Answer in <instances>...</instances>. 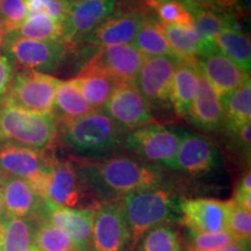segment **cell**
<instances>
[{"label":"cell","instance_id":"cell-45","mask_svg":"<svg viewBox=\"0 0 251 251\" xmlns=\"http://www.w3.org/2000/svg\"><path fill=\"white\" fill-rule=\"evenodd\" d=\"M184 251H199V250H196V249H192V248H190V247H187V248H186V250H184Z\"/></svg>","mask_w":251,"mask_h":251},{"label":"cell","instance_id":"cell-25","mask_svg":"<svg viewBox=\"0 0 251 251\" xmlns=\"http://www.w3.org/2000/svg\"><path fill=\"white\" fill-rule=\"evenodd\" d=\"M94 109L81 96L74 79L62 81L55 94L51 114L56 121H70L93 112Z\"/></svg>","mask_w":251,"mask_h":251},{"label":"cell","instance_id":"cell-23","mask_svg":"<svg viewBox=\"0 0 251 251\" xmlns=\"http://www.w3.org/2000/svg\"><path fill=\"white\" fill-rule=\"evenodd\" d=\"M197 64L180 61L176 68L172 80V107L179 119H187L188 111L192 105L198 90Z\"/></svg>","mask_w":251,"mask_h":251},{"label":"cell","instance_id":"cell-7","mask_svg":"<svg viewBox=\"0 0 251 251\" xmlns=\"http://www.w3.org/2000/svg\"><path fill=\"white\" fill-rule=\"evenodd\" d=\"M6 56L23 71H52L70 51V46L64 41L28 40L7 33L4 46Z\"/></svg>","mask_w":251,"mask_h":251},{"label":"cell","instance_id":"cell-11","mask_svg":"<svg viewBox=\"0 0 251 251\" xmlns=\"http://www.w3.org/2000/svg\"><path fill=\"white\" fill-rule=\"evenodd\" d=\"M91 191L76 162L61 161L54 156L43 199L69 208H83Z\"/></svg>","mask_w":251,"mask_h":251},{"label":"cell","instance_id":"cell-4","mask_svg":"<svg viewBox=\"0 0 251 251\" xmlns=\"http://www.w3.org/2000/svg\"><path fill=\"white\" fill-rule=\"evenodd\" d=\"M57 121L51 113H35L0 105V141L48 151L57 140Z\"/></svg>","mask_w":251,"mask_h":251},{"label":"cell","instance_id":"cell-48","mask_svg":"<svg viewBox=\"0 0 251 251\" xmlns=\"http://www.w3.org/2000/svg\"><path fill=\"white\" fill-rule=\"evenodd\" d=\"M68 1H69V2H70V1H71V0H68Z\"/></svg>","mask_w":251,"mask_h":251},{"label":"cell","instance_id":"cell-34","mask_svg":"<svg viewBox=\"0 0 251 251\" xmlns=\"http://www.w3.org/2000/svg\"><path fill=\"white\" fill-rule=\"evenodd\" d=\"M231 201V200H230ZM227 230L235 240H250L251 212L231 201Z\"/></svg>","mask_w":251,"mask_h":251},{"label":"cell","instance_id":"cell-50","mask_svg":"<svg viewBox=\"0 0 251 251\" xmlns=\"http://www.w3.org/2000/svg\"><path fill=\"white\" fill-rule=\"evenodd\" d=\"M0 1H1V0H0Z\"/></svg>","mask_w":251,"mask_h":251},{"label":"cell","instance_id":"cell-1","mask_svg":"<svg viewBox=\"0 0 251 251\" xmlns=\"http://www.w3.org/2000/svg\"><path fill=\"white\" fill-rule=\"evenodd\" d=\"M84 180L101 202L120 200L135 191L163 185L161 168L147 164L135 157L109 156L98 161L76 159Z\"/></svg>","mask_w":251,"mask_h":251},{"label":"cell","instance_id":"cell-24","mask_svg":"<svg viewBox=\"0 0 251 251\" xmlns=\"http://www.w3.org/2000/svg\"><path fill=\"white\" fill-rule=\"evenodd\" d=\"M225 114L224 129L234 133L251 121V81L247 79L225 98L219 99Z\"/></svg>","mask_w":251,"mask_h":251},{"label":"cell","instance_id":"cell-30","mask_svg":"<svg viewBox=\"0 0 251 251\" xmlns=\"http://www.w3.org/2000/svg\"><path fill=\"white\" fill-rule=\"evenodd\" d=\"M136 246L137 251H183L179 235L169 224L149 229Z\"/></svg>","mask_w":251,"mask_h":251},{"label":"cell","instance_id":"cell-19","mask_svg":"<svg viewBox=\"0 0 251 251\" xmlns=\"http://www.w3.org/2000/svg\"><path fill=\"white\" fill-rule=\"evenodd\" d=\"M197 68L211 84L219 99L229 96L250 78V74L242 70L219 49L200 56L197 59Z\"/></svg>","mask_w":251,"mask_h":251},{"label":"cell","instance_id":"cell-36","mask_svg":"<svg viewBox=\"0 0 251 251\" xmlns=\"http://www.w3.org/2000/svg\"><path fill=\"white\" fill-rule=\"evenodd\" d=\"M231 201L251 212V175L248 170L238 180Z\"/></svg>","mask_w":251,"mask_h":251},{"label":"cell","instance_id":"cell-2","mask_svg":"<svg viewBox=\"0 0 251 251\" xmlns=\"http://www.w3.org/2000/svg\"><path fill=\"white\" fill-rule=\"evenodd\" d=\"M57 137L77 159L98 161L113 156L124 147L127 131L101 109L75 120L57 124Z\"/></svg>","mask_w":251,"mask_h":251},{"label":"cell","instance_id":"cell-38","mask_svg":"<svg viewBox=\"0 0 251 251\" xmlns=\"http://www.w3.org/2000/svg\"><path fill=\"white\" fill-rule=\"evenodd\" d=\"M69 11H70V2L68 0H45L43 14L56 23L64 24L69 15Z\"/></svg>","mask_w":251,"mask_h":251},{"label":"cell","instance_id":"cell-42","mask_svg":"<svg viewBox=\"0 0 251 251\" xmlns=\"http://www.w3.org/2000/svg\"><path fill=\"white\" fill-rule=\"evenodd\" d=\"M6 211H5V206H4V201H2V196H1V190H0V222H2L6 219Z\"/></svg>","mask_w":251,"mask_h":251},{"label":"cell","instance_id":"cell-31","mask_svg":"<svg viewBox=\"0 0 251 251\" xmlns=\"http://www.w3.org/2000/svg\"><path fill=\"white\" fill-rule=\"evenodd\" d=\"M34 244L40 251H70L75 249L67 233L45 220L36 221Z\"/></svg>","mask_w":251,"mask_h":251},{"label":"cell","instance_id":"cell-39","mask_svg":"<svg viewBox=\"0 0 251 251\" xmlns=\"http://www.w3.org/2000/svg\"><path fill=\"white\" fill-rule=\"evenodd\" d=\"M190 1L200 6L201 8L211 9L219 13H225L224 11L233 7L236 4V0H190Z\"/></svg>","mask_w":251,"mask_h":251},{"label":"cell","instance_id":"cell-44","mask_svg":"<svg viewBox=\"0 0 251 251\" xmlns=\"http://www.w3.org/2000/svg\"><path fill=\"white\" fill-rule=\"evenodd\" d=\"M244 5H246V7H248V11L250 9V0H244Z\"/></svg>","mask_w":251,"mask_h":251},{"label":"cell","instance_id":"cell-22","mask_svg":"<svg viewBox=\"0 0 251 251\" xmlns=\"http://www.w3.org/2000/svg\"><path fill=\"white\" fill-rule=\"evenodd\" d=\"M74 81L77 84L81 96L94 111L97 108H102L113 92L120 85L111 76L89 63H86L78 76L74 78Z\"/></svg>","mask_w":251,"mask_h":251},{"label":"cell","instance_id":"cell-15","mask_svg":"<svg viewBox=\"0 0 251 251\" xmlns=\"http://www.w3.org/2000/svg\"><path fill=\"white\" fill-rule=\"evenodd\" d=\"M147 17L149 15H147L143 9L139 8L129 9L117 15L112 14L99 26L81 36L75 43L97 46L98 48L107 46L131 45Z\"/></svg>","mask_w":251,"mask_h":251},{"label":"cell","instance_id":"cell-40","mask_svg":"<svg viewBox=\"0 0 251 251\" xmlns=\"http://www.w3.org/2000/svg\"><path fill=\"white\" fill-rule=\"evenodd\" d=\"M250 246V240H235L233 243L229 244L222 251H242Z\"/></svg>","mask_w":251,"mask_h":251},{"label":"cell","instance_id":"cell-33","mask_svg":"<svg viewBox=\"0 0 251 251\" xmlns=\"http://www.w3.org/2000/svg\"><path fill=\"white\" fill-rule=\"evenodd\" d=\"M187 247L199 251H222L235 241L228 230L218 233H198L187 229Z\"/></svg>","mask_w":251,"mask_h":251},{"label":"cell","instance_id":"cell-46","mask_svg":"<svg viewBox=\"0 0 251 251\" xmlns=\"http://www.w3.org/2000/svg\"><path fill=\"white\" fill-rule=\"evenodd\" d=\"M242 251H250V246H249V247H247L246 249H243Z\"/></svg>","mask_w":251,"mask_h":251},{"label":"cell","instance_id":"cell-6","mask_svg":"<svg viewBox=\"0 0 251 251\" xmlns=\"http://www.w3.org/2000/svg\"><path fill=\"white\" fill-rule=\"evenodd\" d=\"M52 161L54 155L49 150L37 151L12 143L0 144V176L25 179L41 198L45 197Z\"/></svg>","mask_w":251,"mask_h":251},{"label":"cell","instance_id":"cell-32","mask_svg":"<svg viewBox=\"0 0 251 251\" xmlns=\"http://www.w3.org/2000/svg\"><path fill=\"white\" fill-rule=\"evenodd\" d=\"M148 5L156 11L159 18V23L181 27L193 26L192 18L180 0H168L163 2L149 0Z\"/></svg>","mask_w":251,"mask_h":251},{"label":"cell","instance_id":"cell-8","mask_svg":"<svg viewBox=\"0 0 251 251\" xmlns=\"http://www.w3.org/2000/svg\"><path fill=\"white\" fill-rule=\"evenodd\" d=\"M62 80L36 71H21L12 80L5 105L27 112L51 113Z\"/></svg>","mask_w":251,"mask_h":251},{"label":"cell","instance_id":"cell-27","mask_svg":"<svg viewBox=\"0 0 251 251\" xmlns=\"http://www.w3.org/2000/svg\"><path fill=\"white\" fill-rule=\"evenodd\" d=\"M35 226L33 219L6 216L0 222V251H28L34 243Z\"/></svg>","mask_w":251,"mask_h":251},{"label":"cell","instance_id":"cell-35","mask_svg":"<svg viewBox=\"0 0 251 251\" xmlns=\"http://www.w3.org/2000/svg\"><path fill=\"white\" fill-rule=\"evenodd\" d=\"M0 15L4 20L7 33L15 31L28 17L26 1L25 0H1Z\"/></svg>","mask_w":251,"mask_h":251},{"label":"cell","instance_id":"cell-3","mask_svg":"<svg viewBox=\"0 0 251 251\" xmlns=\"http://www.w3.org/2000/svg\"><path fill=\"white\" fill-rule=\"evenodd\" d=\"M179 202L169 188L159 186L135 191L120 199L130 231L131 250L149 229L179 218Z\"/></svg>","mask_w":251,"mask_h":251},{"label":"cell","instance_id":"cell-17","mask_svg":"<svg viewBox=\"0 0 251 251\" xmlns=\"http://www.w3.org/2000/svg\"><path fill=\"white\" fill-rule=\"evenodd\" d=\"M144 56L133 45L100 47L89 64L111 76L119 84L135 83Z\"/></svg>","mask_w":251,"mask_h":251},{"label":"cell","instance_id":"cell-37","mask_svg":"<svg viewBox=\"0 0 251 251\" xmlns=\"http://www.w3.org/2000/svg\"><path fill=\"white\" fill-rule=\"evenodd\" d=\"M14 78V65L8 56L0 54V105L4 102Z\"/></svg>","mask_w":251,"mask_h":251},{"label":"cell","instance_id":"cell-49","mask_svg":"<svg viewBox=\"0 0 251 251\" xmlns=\"http://www.w3.org/2000/svg\"><path fill=\"white\" fill-rule=\"evenodd\" d=\"M0 144H1V141H0Z\"/></svg>","mask_w":251,"mask_h":251},{"label":"cell","instance_id":"cell-9","mask_svg":"<svg viewBox=\"0 0 251 251\" xmlns=\"http://www.w3.org/2000/svg\"><path fill=\"white\" fill-rule=\"evenodd\" d=\"M179 59L172 57H146L137 75L135 85L157 112L172 111V80Z\"/></svg>","mask_w":251,"mask_h":251},{"label":"cell","instance_id":"cell-43","mask_svg":"<svg viewBox=\"0 0 251 251\" xmlns=\"http://www.w3.org/2000/svg\"><path fill=\"white\" fill-rule=\"evenodd\" d=\"M28 251H40L39 249H37V248H36V246H35V244H31V246H30V248H29V249H28Z\"/></svg>","mask_w":251,"mask_h":251},{"label":"cell","instance_id":"cell-5","mask_svg":"<svg viewBox=\"0 0 251 251\" xmlns=\"http://www.w3.org/2000/svg\"><path fill=\"white\" fill-rule=\"evenodd\" d=\"M180 140L181 128L153 122L127 133L124 147L147 164L170 169Z\"/></svg>","mask_w":251,"mask_h":251},{"label":"cell","instance_id":"cell-16","mask_svg":"<svg viewBox=\"0 0 251 251\" xmlns=\"http://www.w3.org/2000/svg\"><path fill=\"white\" fill-rule=\"evenodd\" d=\"M218 150L205 136L181 129V140L170 170L198 176L209 174L218 166Z\"/></svg>","mask_w":251,"mask_h":251},{"label":"cell","instance_id":"cell-21","mask_svg":"<svg viewBox=\"0 0 251 251\" xmlns=\"http://www.w3.org/2000/svg\"><path fill=\"white\" fill-rule=\"evenodd\" d=\"M0 190L7 216L28 218L39 221L45 199L33 190L28 181L20 178L0 176Z\"/></svg>","mask_w":251,"mask_h":251},{"label":"cell","instance_id":"cell-47","mask_svg":"<svg viewBox=\"0 0 251 251\" xmlns=\"http://www.w3.org/2000/svg\"><path fill=\"white\" fill-rule=\"evenodd\" d=\"M70 251H78V250H76V249H72V250H70Z\"/></svg>","mask_w":251,"mask_h":251},{"label":"cell","instance_id":"cell-18","mask_svg":"<svg viewBox=\"0 0 251 251\" xmlns=\"http://www.w3.org/2000/svg\"><path fill=\"white\" fill-rule=\"evenodd\" d=\"M118 0H71L70 11L63 24L62 41L75 43L111 17Z\"/></svg>","mask_w":251,"mask_h":251},{"label":"cell","instance_id":"cell-28","mask_svg":"<svg viewBox=\"0 0 251 251\" xmlns=\"http://www.w3.org/2000/svg\"><path fill=\"white\" fill-rule=\"evenodd\" d=\"M213 42L222 54L230 58L242 70L250 74L251 45L249 36L238 28H228L218 34Z\"/></svg>","mask_w":251,"mask_h":251},{"label":"cell","instance_id":"cell-20","mask_svg":"<svg viewBox=\"0 0 251 251\" xmlns=\"http://www.w3.org/2000/svg\"><path fill=\"white\" fill-rule=\"evenodd\" d=\"M186 120L203 133H218L224 129L225 114L218 94L200 71L198 74L197 94Z\"/></svg>","mask_w":251,"mask_h":251},{"label":"cell","instance_id":"cell-26","mask_svg":"<svg viewBox=\"0 0 251 251\" xmlns=\"http://www.w3.org/2000/svg\"><path fill=\"white\" fill-rule=\"evenodd\" d=\"M134 47H136L146 57H172L180 59L179 56L169 45L162 29V24L156 19L147 17L141 25L136 37L134 40Z\"/></svg>","mask_w":251,"mask_h":251},{"label":"cell","instance_id":"cell-14","mask_svg":"<svg viewBox=\"0 0 251 251\" xmlns=\"http://www.w3.org/2000/svg\"><path fill=\"white\" fill-rule=\"evenodd\" d=\"M231 201L196 198L179 202V220L187 229L198 233H218L227 230Z\"/></svg>","mask_w":251,"mask_h":251},{"label":"cell","instance_id":"cell-10","mask_svg":"<svg viewBox=\"0 0 251 251\" xmlns=\"http://www.w3.org/2000/svg\"><path fill=\"white\" fill-rule=\"evenodd\" d=\"M130 231L120 200L94 207L91 251H130Z\"/></svg>","mask_w":251,"mask_h":251},{"label":"cell","instance_id":"cell-12","mask_svg":"<svg viewBox=\"0 0 251 251\" xmlns=\"http://www.w3.org/2000/svg\"><path fill=\"white\" fill-rule=\"evenodd\" d=\"M100 109L127 133L156 122L149 103L135 83L119 85Z\"/></svg>","mask_w":251,"mask_h":251},{"label":"cell","instance_id":"cell-29","mask_svg":"<svg viewBox=\"0 0 251 251\" xmlns=\"http://www.w3.org/2000/svg\"><path fill=\"white\" fill-rule=\"evenodd\" d=\"M63 31V24L56 23L46 14H33L28 15L25 23L11 33L28 40L58 41L62 40Z\"/></svg>","mask_w":251,"mask_h":251},{"label":"cell","instance_id":"cell-41","mask_svg":"<svg viewBox=\"0 0 251 251\" xmlns=\"http://www.w3.org/2000/svg\"><path fill=\"white\" fill-rule=\"evenodd\" d=\"M6 35H7V30H6V28H5L4 20H2L1 15H0V50L2 49V46H4V41H5Z\"/></svg>","mask_w":251,"mask_h":251},{"label":"cell","instance_id":"cell-13","mask_svg":"<svg viewBox=\"0 0 251 251\" xmlns=\"http://www.w3.org/2000/svg\"><path fill=\"white\" fill-rule=\"evenodd\" d=\"M93 214L94 208H69L45 200L40 220H45L67 233L76 250L91 251Z\"/></svg>","mask_w":251,"mask_h":251}]
</instances>
